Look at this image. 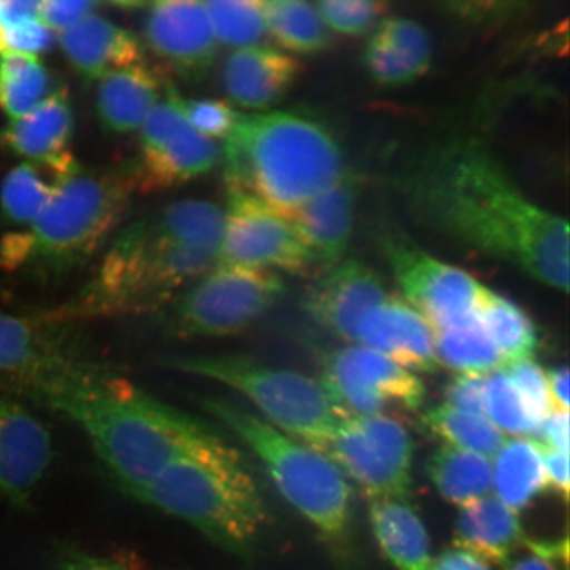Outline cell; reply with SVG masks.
Returning a JSON list of instances; mask_svg holds the SVG:
<instances>
[{
    "mask_svg": "<svg viewBox=\"0 0 570 570\" xmlns=\"http://www.w3.org/2000/svg\"><path fill=\"white\" fill-rule=\"evenodd\" d=\"M409 190L428 223L458 244L568 294L567 220L519 190L487 149L444 148L412 175Z\"/></svg>",
    "mask_w": 570,
    "mask_h": 570,
    "instance_id": "6da1fadb",
    "label": "cell"
},
{
    "mask_svg": "<svg viewBox=\"0 0 570 570\" xmlns=\"http://www.w3.org/2000/svg\"><path fill=\"white\" fill-rule=\"evenodd\" d=\"M9 389L80 428L107 474L132 498L175 460L219 436L199 420L78 355L11 382Z\"/></svg>",
    "mask_w": 570,
    "mask_h": 570,
    "instance_id": "7a4b0ae2",
    "label": "cell"
},
{
    "mask_svg": "<svg viewBox=\"0 0 570 570\" xmlns=\"http://www.w3.org/2000/svg\"><path fill=\"white\" fill-rule=\"evenodd\" d=\"M223 158L229 195L258 198L288 219L345 174L333 135L296 111L240 114Z\"/></svg>",
    "mask_w": 570,
    "mask_h": 570,
    "instance_id": "3957f363",
    "label": "cell"
},
{
    "mask_svg": "<svg viewBox=\"0 0 570 570\" xmlns=\"http://www.w3.org/2000/svg\"><path fill=\"white\" fill-rule=\"evenodd\" d=\"M135 499L242 559L253 553L267 518L252 470L220 436L175 460Z\"/></svg>",
    "mask_w": 570,
    "mask_h": 570,
    "instance_id": "277c9868",
    "label": "cell"
},
{
    "mask_svg": "<svg viewBox=\"0 0 570 570\" xmlns=\"http://www.w3.org/2000/svg\"><path fill=\"white\" fill-rule=\"evenodd\" d=\"M135 176L75 164L56 178L51 198L26 230L0 244V267L41 277L68 273L102 247L124 218Z\"/></svg>",
    "mask_w": 570,
    "mask_h": 570,
    "instance_id": "5b68a950",
    "label": "cell"
},
{
    "mask_svg": "<svg viewBox=\"0 0 570 570\" xmlns=\"http://www.w3.org/2000/svg\"><path fill=\"white\" fill-rule=\"evenodd\" d=\"M219 247L191 244L160 223L158 214L118 235L101 267L57 320L117 317L148 312L217 265Z\"/></svg>",
    "mask_w": 570,
    "mask_h": 570,
    "instance_id": "8992f818",
    "label": "cell"
},
{
    "mask_svg": "<svg viewBox=\"0 0 570 570\" xmlns=\"http://www.w3.org/2000/svg\"><path fill=\"white\" fill-rule=\"evenodd\" d=\"M202 405L256 455L292 508L326 538L345 537L353 491L332 459L225 397H205Z\"/></svg>",
    "mask_w": 570,
    "mask_h": 570,
    "instance_id": "52a82bcc",
    "label": "cell"
},
{
    "mask_svg": "<svg viewBox=\"0 0 570 570\" xmlns=\"http://www.w3.org/2000/svg\"><path fill=\"white\" fill-rule=\"evenodd\" d=\"M163 365L237 391L275 430L321 453L342 419L321 382L237 354L168 356Z\"/></svg>",
    "mask_w": 570,
    "mask_h": 570,
    "instance_id": "ba28073f",
    "label": "cell"
},
{
    "mask_svg": "<svg viewBox=\"0 0 570 570\" xmlns=\"http://www.w3.org/2000/svg\"><path fill=\"white\" fill-rule=\"evenodd\" d=\"M283 285L269 271L216 266L178 297L168 331L180 338L235 336L273 308Z\"/></svg>",
    "mask_w": 570,
    "mask_h": 570,
    "instance_id": "9c48e42d",
    "label": "cell"
},
{
    "mask_svg": "<svg viewBox=\"0 0 570 570\" xmlns=\"http://www.w3.org/2000/svg\"><path fill=\"white\" fill-rule=\"evenodd\" d=\"M325 454L373 499H407L413 443L405 426L384 415L342 420Z\"/></svg>",
    "mask_w": 570,
    "mask_h": 570,
    "instance_id": "30bf717a",
    "label": "cell"
},
{
    "mask_svg": "<svg viewBox=\"0 0 570 570\" xmlns=\"http://www.w3.org/2000/svg\"><path fill=\"white\" fill-rule=\"evenodd\" d=\"M321 384L344 420L380 415L389 405L416 411L426 395L415 374L362 346L326 354Z\"/></svg>",
    "mask_w": 570,
    "mask_h": 570,
    "instance_id": "8fae6325",
    "label": "cell"
},
{
    "mask_svg": "<svg viewBox=\"0 0 570 570\" xmlns=\"http://www.w3.org/2000/svg\"><path fill=\"white\" fill-rule=\"evenodd\" d=\"M217 266L291 274L315 268L292 220L248 195H229Z\"/></svg>",
    "mask_w": 570,
    "mask_h": 570,
    "instance_id": "7c38bea8",
    "label": "cell"
},
{
    "mask_svg": "<svg viewBox=\"0 0 570 570\" xmlns=\"http://www.w3.org/2000/svg\"><path fill=\"white\" fill-rule=\"evenodd\" d=\"M138 183L141 189H166L195 180L217 167V142L204 137L185 118L180 96L164 91L142 124Z\"/></svg>",
    "mask_w": 570,
    "mask_h": 570,
    "instance_id": "4fadbf2b",
    "label": "cell"
},
{
    "mask_svg": "<svg viewBox=\"0 0 570 570\" xmlns=\"http://www.w3.org/2000/svg\"><path fill=\"white\" fill-rule=\"evenodd\" d=\"M391 268L407 303L433 332L479 315L487 287L459 267L433 258L411 244H389Z\"/></svg>",
    "mask_w": 570,
    "mask_h": 570,
    "instance_id": "5bb4252c",
    "label": "cell"
},
{
    "mask_svg": "<svg viewBox=\"0 0 570 570\" xmlns=\"http://www.w3.org/2000/svg\"><path fill=\"white\" fill-rule=\"evenodd\" d=\"M52 460L48 428L24 404L0 396V497L13 509H31Z\"/></svg>",
    "mask_w": 570,
    "mask_h": 570,
    "instance_id": "9a60e30c",
    "label": "cell"
},
{
    "mask_svg": "<svg viewBox=\"0 0 570 570\" xmlns=\"http://www.w3.org/2000/svg\"><path fill=\"white\" fill-rule=\"evenodd\" d=\"M142 24L148 48L178 75L189 80L202 78L216 61L218 41L204 2H155Z\"/></svg>",
    "mask_w": 570,
    "mask_h": 570,
    "instance_id": "2e32d148",
    "label": "cell"
},
{
    "mask_svg": "<svg viewBox=\"0 0 570 570\" xmlns=\"http://www.w3.org/2000/svg\"><path fill=\"white\" fill-rule=\"evenodd\" d=\"M387 297L372 267L344 259L321 274L305 296L304 309L326 331L355 344L363 321Z\"/></svg>",
    "mask_w": 570,
    "mask_h": 570,
    "instance_id": "e0dca14e",
    "label": "cell"
},
{
    "mask_svg": "<svg viewBox=\"0 0 570 570\" xmlns=\"http://www.w3.org/2000/svg\"><path fill=\"white\" fill-rule=\"evenodd\" d=\"M355 344L386 355L411 373H434L440 366L431 325L397 297L389 296L370 313Z\"/></svg>",
    "mask_w": 570,
    "mask_h": 570,
    "instance_id": "ac0fdd59",
    "label": "cell"
},
{
    "mask_svg": "<svg viewBox=\"0 0 570 570\" xmlns=\"http://www.w3.org/2000/svg\"><path fill=\"white\" fill-rule=\"evenodd\" d=\"M355 202L356 180L345 173L289 218L321 273L345 259L353 234Z\"/></svg>",
    "mask_w": 570,
    "mask_h": 570,
    "instance_id": "d6986e66",
    "label": "cell"
},
{
    "mask_svg": "<svg viewBox=\"0 0 570 570\" xmlns=\"http://www.w3.org/2000/svg\"><path fill=\"white\" fill-rule=\"evenodd\" d=\"M73 118L67 90H56L26 116L11 120L3 132L4 145L21 158L60 176L76 164L69 151Z\"/></svg>",
    "mask_w": 570,
    "mask_h": 570,
    "instance_id": "ffe728a7",
    "label": "cell"
},
{
    "mask_svg": "<svg viewBox=\"0 0 570 570\" xmlns=\"http://www.w3.org/2000/svg\"><path fill=\"white\" fill-rule=\"evenodd\" d=\"M301 71L295 57L269 47L235 49L223 68V87L242 109L268 111L287 95Z\"/></svg>",
    "mask_w": 570,
    "mask_h": 570,
    "instance_id": "44dd1931",
    "label": "cell"
},
{
    "mask_svg": "<svg viewBox=\"0 0 570 570\" xmlns=\"http://www.w3.org/2000/svg\"><path fill=\"white\" fill-rule=\"evenodd\" d=\"M66 325L48 312L36 317L0 312V381L9 384L77 355Z\"/></svg>",
    "mask_w": 570,
    "mask_h": 570,
    "instance_id": "7402d4cb",
    "label": "cell"
},
{
    "mask_svg": "<svg viewBox=\"0 0 570 570\" xmlns=\"http://www.w3.org/2000/svg\"><path fill=\"white\" fill-rule=\"evenodd\" d=\"M59 42L69 66L88 83L145 57L137 36L96 13L60 32Z\"/></svg>",
    "mask_w": 570,
    "mask_h": 570,
    "instance_id": "603a6c76",
    "label": "cell"
},
{
    "mask_svg": "<svg viewBox=\"0 0 570 570\" xmlns=\"http://www.w3.org/2000/svg\"><path fill=\"white\" fill-rule=\"evenodd\" d=\"M160 76L140 62L99 78L96 112L107 132L126 135L137 131L161 95Z\"/></svg>",
    "mask_w": 570,
    "mask_h": 570,
    "instance_id": "cb8c5ba5",
    "label": "cell"
},
{
    "mask_svg": "<svg viewBox=\"0 0 570 570\" xmlns=\"http://www.w3.org/2000/svg\"><path fill=\"white\" fill-rule=\"evenodd\" d=\"M525 540L517 512L493 495L462 505L455 520L454 544L488 564L504 566Z\"/></svg>",
    "mask_w": 570,
    "mask_h": 570,
    "instance_id": "d4e9b609",
    "label": "cell"
},
{
    "mask_svg": "<svg viewBox=\"0 0 570 570\" xmlns=\"http://www.w3.org/2000/svg\"><path fill=\"white\" fill-rule=\"evenodd\" d=\"M370 522L377 544L397 570H431L430 534L407 499H373Z\"/></svg>",
    "mask_w": 570,
    "mask_h": 570,
    "instance_id": "484cf974",
    "label": "cell"
},
{
    "mask_svg": "<svg viewBox=\"0 0 570 570\" xmlns=\"http://www.w3.org/2000/svg\"><path fill=\"white\" fill-rule=\"evenodd\" d=\"M493 484L499 501L518 512L548 488L543 459L532 440H505L495 455Z\"/></svg>",
    "mask_w": 570,
    "mask_h": 570,
    "instance_id": "4316f807",
    "label": "cell"
},
{
    "mask_svg": "<svg viewBox=\"0 0 570 570\" xmlns=\"http://www.w3.org/2000/svg\"><path fill=\"white\" fill-rule=\"evenodd\" d=\"M426 475L441 497L466 505L489 495L493 488V465L482 455L443 446L426 462Z\"/></svg>",
    "mask_w": 570,
    "mask_h": 570,
    "instance_id": "83f0119b",
    "label": "cell"
},
{
    "mask_svg": "<svg viewBox=\"0 0 570 570\" xmlns=\"http://www.w3.org/2000/svg\"><path fill=\"white\" fill-rule=\"evenodd\" d=\"M433 333L440 365L459 374L487 375L504 366L503 356L479 315Z\"/></svg>",
    "mask_w": 570,
    "mask_h": 570,
    "instance_id": "f1b7e54d",
    "label": "cell"
},
{
    "mask_svg": "<svg viewBox=\"0 0 570 570\" xmlns=\"http://www.w3.org/2000/svg\"><path fill=\"white\" fill-rule=\"evenodd\" d=\"M479 316L505 363L532 358L539 344L537 326L519 305L487 288Z\"/></svg>",
    "mask_w": 570,
    "mask_h": 570,
    "instance_id": "f546056e",
    "label": "cell"
},
{
    "mask_svg": "<svg viewBox=\"0 0 570 570\" xmlns=\"http://www.w3.org/2000/svg\"><path fill=\"white\" fill-rule=\"evenodd\" d=\"M267 32L285 51L309 55L323 51L330 41L315 4L303 0L265 2Z\"/></svg>",
    "mask_w": 570,
    "mask_h": 570,
    "instance_id": "4dcf8cb0",
    "label": "cell"
},
{
    "mask_svg": "<svg viewBox=\"0 0 570 570\" xmlns=\"http://www.w3.org/2000/svg\"><path fill=\"white\" fill-rule=\"evenodd\" d=\"M423 423L448 446L491 460L505 443L504 434L487 416L455 410L448 404L425 411Z\"/></svg>",
    "mask_w": 570,
    "mask_h": 570,
    "instance_id": "1f68e13d",
    "label": "cell"
},
{
    "mask_svg": "<svg viewBox=\"0 0 570 570\" xmlns=\"http://www.w3.org/2000/svg\"><path fill=\"white\" fill-rule=\"evenodd\" d=\"M51 76L38 56L7 52L0 56V109L12 120L26 116L46 99Z\"/></svg>",
    "mask_w": 570,
    "mask_h": 570,
    "instance_id": "d6a6232c",
    "label": "cell"
},
{
    "mask_svg": "<svg viewBox=\"0 0 570 570\" xmlns=\"http://www.w3.org/2000/svg\"><path fill=\"white\" fill-rule=\"evenodd\" d=\"M214 36L230 48L258 46L267 32L265 2L259 0H209L204 2Z\"/></svg>",
    "mask_w": 570,
    "mask_h": 570,
    "instance_id": "836d02e7",
    "label": "cell"
},
{
    "mask_svg": "<svg viewBox=\"0 0 570 570\" xmlns=\"http://www.w3.org/2000/svg\"><path fill=\"white\" fill-rule=\"evenodd\" d=\"M53 183L42 177L41 166L20 164L6 176L0 190V205L9 223L30 226L52 196Z\"/></svg>",
    "mask_w": 570,
    "mask_h": 570,
    "instance_id": "e575fe53",
    "label": "cell"
},
{
    "mask_svg": "<svg viewBox=\"0 0 570 570\" xmlns=\"http://www.w3.org/2000/svg\"><path fill=\"white\" fill-rule=\"evenodd\" d=\"M484 411L490 422L503 433L538 438L539 426L527 413L522 399L503 368L487 375Z\"/></svg>",
    "mask_w": 570,
    "mask_h": 570,
    "instance_id": "d590c367",
    "label": "cell"
},
{
    "mask_svg": "<svg viewBox=\"0 0 570 570\" xmlns=\"http://www.w3.org/2000/svg\"><path fill=\"white\" fill-rule=\"evenodd\" d=\"M502 368L514 384L527 413L540 430L554 410L544 370L533 358L512 361Z\"/></svg>",
    "mask_w": 570,
    "mask_h": 570,
    "instance_id": "8d00e7d4",
    "label": "cell"
},
{
    "mask_svg": "<svg viewBox=\"0 0 570 570\" xmlns=\"http://www.w3.org/2000/svg\"><path fill=\"white\" fill-rule=\"evenodd\" d=\"M405 57L424 75L431 66L432 46L423 26L407 18H389L373 33Z\"/></svg>",
    "mask_w": 570,
    "mask_h": 570,
    "instance_id": "74e56055",
    "label": "cell"
},
{
    "mask_svg": "<svg viewBox=\"0 0 570 570\" xmlns=\"http://www.w3.org/2000/svg\"><path fill=\"white\" fill-rule=\"evenodd\" d=\"M315 6L327 30L351 36L367 32L386 7L376 0H323Z\"/></svg>",
    "mask_w": 570,
    "mask_h": 570,
    "instance_id": "f35d334b",
    "label": "cell"
},
{
    "mask_svg": "<svg viewBox=\"0 0 570 570\" xmlns=\"http://www.w3.org/2000/svg\"><path fill=\"white\" fill-rule=\"evenodd\" d=\"M180 106L185 118L206 138L227 139L237 125L240 114L230 104L219 99H184Z\"/></svg>",
    "mask_w": 570,
    "mask_h": 570,
    "instance_id": "ab89813d",
    "label": "cell"
},
{
    "mask_svg": "<svg viewBox=\"0 0 570 570\" xmlns=\"http://www.w3.org/2000/svg\"><path fill=\"white\" fill-rule=\"evenodd\" d=\"M365 63L374 80L387 87H402L423 76L411 61L374 35L366 47Z\"/></svg>",
    "mask_w": 570,
    "mask_h": 570,
    "instance_id": "60d3db41",
    "label": "cell"
},
{
    "mask_svg": "<svg viewBox=\"0 0 570 570\" xmlns=\"http://www.w3.org/2000/svg\"><path fill=\"white\" fill-rule=\"evenodd\" d=\"M484 384H487V375H455L446 384L445 404L455 410L487 416V411H484Z\"/></svg>",
    "mask_w": 570,
    "mask_h": 570,
    "instance_id": "b9f144b4",
    "label": "cell"
},
{
    "mask_svg": "<svg viewBox=\"0 0 570 570\" xmlns=\"http://www.w3.org/2000/svg\"><path fill=\"white\" fill-rule=\"evenodd\" d=\"M7 45L9 52L36 56L51 49L53 36L39 19H24L11 24Z\"/></svg>",
    "mask_w": 570,
    "mask_h": 570,
    "instance_id": "7bdbcfd3",
    "label": "cell"
},
{
    "mask_svg": "<svg viewBox=\"0 0 570 570\" xmlns=\"http://www.w3.org/2000/svg\"><path fill=\"white\" fill-rule=\"evenodd\" d=\"M96 7L88 0H46L40 2L39 20L48 30L62 32L90 16Z\"/></svg>",
    "mask_w": 570,
    "mask_h": 570,
    "instance_id": "ee69618b",
    "label": "cell"
},
{
    "mask_svg": "<svg viewBox=\"0 0 570 570\" xmlns=\"http://www.w3.org/2000/svg\"><path fill=\"white\" fill-rule=\"evenodd\" d=\"M55 570H137L125 560L106 558L76 548H63L55 562Z\"/></svg>",
    "mask_w": 570,
    "mask_h": 570,
    "instance_id": "f6af8a7d",
    "label": "cell"
},
{
    "mask_svg": "<svg viewBox=\"0 0 570 570\" xmlns=\"http://www.w3.org/2000/svg\"><path fill=\"white\" fill-rule=\"evenodd\" d=\"M539 449L541 459H543L548 488L554 491L568 501L569 498V454L556 451L540 441L532 440Z\"/></svg>",
    "mask_w": 570,
    "mask_h": 570,
    "instance_id": "bcb514c9",
    "label": "cell"
},
{
    "mask_svg": "<svg viewBox=\"0 0 570 570\" xmlns=\"http://www.w3.org/2000/svg\"><path fill=\"white\" fill-rule=\"evenodd\" d=\"M533 440L569 454V412L553 410L541 424L538 438Z\"/></svg>",
    "mask_w": 570,
    "mask_h": 570,
    "instance_id": "7dc6e473",
    "label": "cell"
},
{
    "mask_svg": "<svg viewBox=\"0 0 570 570\" xmlns=\"http://www.w3.org/2000/svg\"><path fill=\"white\" fill-rule=\"evenodd\" d=\"M431 570H491V568L479 556L455 547L441 552L432 561Z\"/></svg>",
    "mask_w": 570,
    "mask_h": 570,
    "instance_id": "c3c4849f",
    "label": "cell"
},
{
    "mask_svg": "<svg viewBox=\"0 0 570 570\" xmlns=\"http://www.w3.org/2000/svg\"><path fill=\"white\" fill-rule=\"evenodd\" d=\"M554 410L569 412V370L556 367L546 372Z\"/></svg>",
    "mask_w": 570,
    "mask_h": 570,
    "instance_id": "681fc988",
    "label": "cell"
},
{
    "mask_svg": "<svg viewBox=\"0 0 570 570\" xmlns=\"http://www.w3.org/2000/svg\"><path fill=\"white\" fill-rule=\"evenodd\" d=\"M556 562L558 561L532 552L531 554L520 556L518 559L512 558L505 562L504 570H559Z\"/></svg>",
    "mask_w": 570,
    "mask_h": 570,
    "instance_id": "f907efd6",
    "label": "cell"
},
{
    "mask_svg": "<svg viewBox=\"0 0 570 570\" xmlns=\"http://www.w3.org/2000/svg\"><path fill=\"white\" fill-rule=\"evenodd\" d=\"M12 21L9 18V13H7L6 9V0H0V56L9 52V45H7V40H9V31Z\"/></svg>",
    "mask_w": 570,
    "mask_h": 570,
    "instance_id": "816d5d0a",
    "label": "cell"
}]
</instances>
